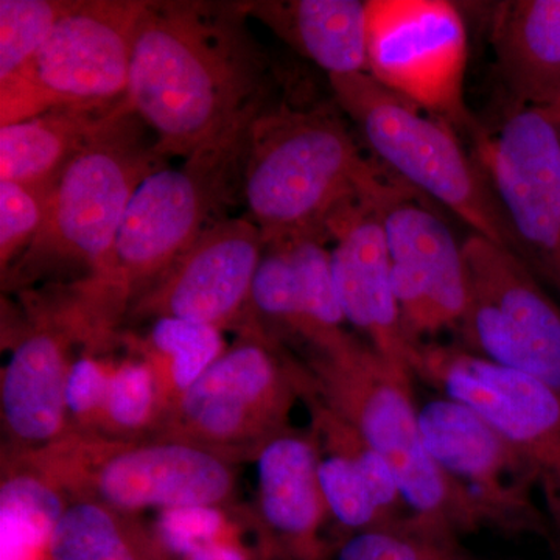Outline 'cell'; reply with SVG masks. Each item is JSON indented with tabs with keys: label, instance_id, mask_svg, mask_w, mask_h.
I'll list each match as a JSON object with an SVG mask.
<instances>
[{
	"label": "cell",
	"instance_id": "obj_19",
	"mask_svg": "<svg viewBox=\"0 0 560 560\" xmlns=\"http://www.w3.org/2000/svg\"><path fill=\"white\" fill-rule=\"evenodd\" d=\"M257 464L250 529L261 560H324V528L331 521L318 475V453L307 431L290 430L267 442Z\"/></svg>",
	"mask_w": 560,
	"mask_h": 560
},
{
	"label": "cell",
	"instance_id": "obj_22",
	"mask_svg": "<svg viewBox=\"0 0 560 560\" xmlns=\"http://www.w3.org/2000/svg\"><path fill=\"white\" fill-rule=\"evenodd\" d=\"M497 70L510 109L560 116V0L497 3L490 28Z\"/></svg>",
	"mask_w": 560,
	"mask_h": 560
},
{
	"label": "cell",
	"instance_id": "obj_7",
	"mask_svg": "<svg viewBox=\"0 0 560 560\" xmlns=\"http://www.w3.org/2000/svg\"><path fill=\"white\" fill-rule=\"evenodd\" d=\"M329 81L335 102L355 121L383 167L452 210L474 234L521 257L499 197L451 124L386 90L370 73Z\"/></svg>",
	"mask_w": 560,
	"mask_h": 560
},
{
	"label": "cell",
	"instance_id": "obj_32",
	"mask_svg": "<svg viewBox=\"0 0 560 560\" xmlns=\"http://www.w3.org/2000/svg\"><path fill=\"white\" fill-rule=\"evenodd\" d=\"M117 360L110 352L83 349L72 361L66 383L70 433H97Z\"/></svg>",
	"mask_w": 560,
	"mask_h": 560
},
{
	"label": "cell",
	"instance_id": "obj_14",
	"mask_svg": "<svg viewBox=\"0 0 560 560\" xmlns=\"http://www.w3.org/2000/svg\"><path fill=\"white\" fill-rule=\"evenodd\" d=\"M475 140L477 161L503 206L528 265L560 301V121L540 109H510Z\"/></svg>",
	"mask_w": 560,
	"mask_h": 560
},
{
	"label": "cell",
	"instance_id": "obj_26",
	"mask_svg": "<svg viewBox=\"0 0 560 560\" xmlns=\"http://www.w3.org/2000/svg\"><path fill=\"white\" fill-rule=\"evenodd\" d=\"M69 503L46 475L2 451V560H43L51 530Z\"/></svg>",
	"mask_w": 560,
	"mask_h": 560
},
{
	"label": "cell",
	"instance_id": "obj_3",
	"mask_svg": "<svg viewBox=\"0 0 560 560\" xmlns=\"http://www.w3.org/2000/svg\"><path fill=\"white\" fill-rule=\"evenodd\" d=\"M345 116L335 98L312 105L272 94L260 109L250 130L242 202L265 243L330 242L338 215L401 180L361 153Z\"/></svg>",
	"mask_w": 560,
	"mask_h": 560
},
{
	"label": "cell",
	"instance_id": "obj_20",
	"mask_svg": "<svg viewBox=\"0 0 560 560\" xmlns=\"http://www.w3.org/2000/svg\"><path fill=\"white\" fill-rule=\"evenodd\" d=\"M381 198L352 206L330 224L331 272L346 323L378 355L415 378L416 349L405 337L394 294L385 232L377 212Z\"/></svg>",
	"mask_w": 560,
	"mask_h": 560
},
{
	"label": "cell",
	"instance_id": "obj_17",
	"mask_svg": "<svg viewBox=\"0 0 560 560\" xmlns=\"http://www.w3.org/2000/svg\"><path fill=\"white\" fill-rule=\"evenodd\" d=\"M25 300V324L0 374L2 451L35 452L70 433L66 383L80 331L54 291Z\"/></svg>",
	"mask_w": 560,
	"mask_h": 560
},
{
	"label": "cell",
	"instance_id": "obj_9",
	"mask_svg": "<svg viewBox=\"0 0 560 560\" xmlns=\"http://www.w3.org/2000/svg\"><path fill=\"white\" fill-rule=\"evenodd\" d=\"M143 5L145 0H77L36 57L0 80V127L54 109L120 102Z\"/></svg>",
	"mask_w": 560,
	"mask_h": 560
},
{
	"label": "cell",
	"instance_id": "obj_21",
	"mask_svg": "<svg viewBox=\"0 0 560 560\" xmlns=\"http://www.w3.org/2000/svg\"><path fill=\"white\" fill-rule=\"evenodd\" d=\"M302 404L311 415L308 433L318 453L319 482L331 521L352 536L411 515L385 460L355 427L313 393L307 372Z\"/></svg>",
	"mask_w": 560,
	"mask_h": 560
},
{
	"label": "cell",
	"instance_id": "obj_10",
	"mask_svg": "<svg viewBox=\"0 0 560 560\" xmlns=\"http://www.w3.org/2000/svg\"><path fill=\"white\" fill-rule=\"evenodd\" d=\"M412 375L488 420L526 464L560 560V397L522 372L475 355L455 341L416 348Z\"/></svg>",
	"mask_w": 560,
	"mask_h": 560
},
{
	"label": "cell",
	"instance_id": "obj_15",
	"mask_svg": "<svg viewBox=\"0 0 560 560\" xmlns=\"http://www.w3.org/2000/svg\"><path fill=\"white\" fill-rule=\"evenodd\" d=\"M404 180L377 201L401 327L412 348L455 331L467 301L463 243Z\"/></svg>",
	"mask_w": 560,
	"mask_h": 560
},
{
	"label": "cell",
	"instance_id": "obj_6",
	"mask_svg": "<svg viewBox=\"0 0 560 560\" xmlns=\"http://www.w3.org/2000/svg\"><path fill=\"white\" fill-rule=\"evenodd\" d=\"M9 453L46 475L69 501H95L127 514L231 506L237 488V460L184 441L69 433L39 451Z\"/></svg>",
	"mask_w": 560,
	"mask_h": 560
},
{
	"label": "cell",
	"instance_id": "obj_13",
	"mask_svg": "<svg viewBox=\"0 0 560 560\" xmlns=\"http://www.w3.org/2000/svg\"><path fill=\"white\" fill-rule=\"evenodd\" d=\"M419 427L431 458L459 490L478 529L534 534L551 545L533 474L488 420L440 396L419 408Z\"/></svg>",
	"mask_w": 560,
	"mask_h": 560
},
{
	"label": "cell",
	"instance_id": "obj_25",
	"mask_svg": "<svg viewBox=\"0 0 560 560\" xmlns=\"http://www.w3.org/2000/svg\"><path fill=\"white\" fill-rule=\"evenodd\" d=\"M43 560H176L140 515L73 500L51 530Z\"/></svg>",
	"mask_w": 560,
	"mask_h": 560
},
{
	"label": "cell",
	"instance_id": "obj_29",
	"mask_svg": "<svg viewBox=\"0 0 560 560\" xmlns=\"http://www.w3.org/2000/svg\"><path fill=\"white\" fill-rule=\"evenodd\" d=\"M162 412L160 386L149 364L132 353L117 360L97 434L110 440H145L153 436Z\"/></svg>",
	"mask_w": 560,
	"mask_h": 560
},
{
	"label": "cell",
	"instance_id": "obj_34",
	"mask_svg": "<svg viewBox=\"0 0 560 560\" xmlns=\"http://www.w3.org/2000/svg\"><path fill=\"white\" fill-rule=\"evenodd\" d=\"M179 560H261L259 552L246 547L238 536L223 537L195 548Z\"/></svg>",
	"mask_w": 560,
	"mask_h": 560
},
{
	"label": "cell",
	"instance_id": "obj_18",
	"mask_svg": "<svg viewBox=\"0 0 560 560\" xmlns=\"http://www.w3.org/2000/svg\"><path fill=\"white\" fill-rule=\"evenodd\" d=\"M316 237L265 243L250 291V308L261 329L301 352L341 341L345 313L331 272L330 250Z\"/></svg>",
	"mask_w": 560,
	"mask_h": 560
},
{
	"label": "cell",
	"instance_id": "obj_5",
	"mask_svg": "<svg viewBox=\"0 0 560 560\" xmlns=\"http://www.w3.org/2000/svg\"><path fill=\"white\" fill-rule=\"evenodd\" d=\"M145 128L127 114L72 161L51 190L38 234L2 276L3 290L25 291L58 275L84 279L102 267L136 190L167 167Z\"/></svg>",
	"mask_w": 560,
	"mask_h": 560
},
{
	"label": "cell",
	"instance_id": "obj_4",
	"mask_svg": "<svg viewBox=\"0 0 560 560\" xmlns=\"http://www.w3.org/2000/svg\"><path fill=\"white\" fill-rule=\"evenodd\" d=\"M298 357L313 393L385 460L412 517L459 537L480 530L459 490L423 444L410 374L353 334Z\"/></svg>",
	"mask_w": 560,
	"mask_h": 560
},
{
	"label": "cell",
	"instance_id": "obj_24",
	"mask_svg": "<svg viewBox=\"0 0 560 560\" xmlns=\"http://www.w3.org/2000/svg\"><path fill=\"white\" fill-rule=\"evenodd\" d=\"M243 7L329 77L368 73V2L259 0Z\"/></svg>",
	"mask_w": 560,
	"mask_h": 560
},
{
	"label": "cell",
	"instance_id": "obj_8",
	"mask_svg": "<svg viewBox=\"0 0 560 560\" xmlns=\"http://www.w3.org/2000/svg\"><path fill=\"white\" fill-rule=\"evenodd\" d=\"M302 386L304 364L293 350L265 330L242 331L151 438L189 442L237 463L254 459L267 442L293 430Z\"/></svg>",
	"mask_w": 560,
	"mask_h": 560
},
{
	"label": "cell",
	"instance_id": "obj_31",
	"mask_svg": "<svg viewBox=\"0 0 560 560\" xmlns=\"http://www.w3.org/2000/svg\"><path fill=\"white\" fill-rule=\"evenodd\" d=\"M243 525L250 528L249 510H237L231 504L176 508L158 512L156 522L151 528L165 550L179 560L209 541L238 536Z\"/></svg>",
	"mask_w": 560,
	"mask_h": 560
},
{
	"label": "cell",
	"instance_id": "obj_35",
	"mask_svg": "<svg viewBox=\"0 0 560 560\" xmlns=\"http://www.w3.org/2000/svg\"><path fill=\"white\" fill-rule=\"evenodd\" d=\"M559 119H560V116H559Z\"/></svg>",
	"mask_w": 560,
	"mask_h": 560
},
{
	"label": "cell",
	"instance_id": "obj_1",
	"mask_svg": "<svg viewBox=\"0 0 560 560\" xmlns=\"http://www.w3.org/2000/svg\"><path fill=\"white\" fill-rule=\"evenodd\" d=\"M243 2H147L132 38L125 101L156 135V151L189 156L272 92L270 61Z\"/></svg>",
	"mask_w": 560,
	"mask_h": 560
},
{
	"label": "cell",
	"instance_id": "obj_23",
	"mask_svg": "<svg viewBox=\"0 0 560 560\" xmlns=\"http://www.w3.org/2000/svg\"><path fill=\"white\" fill-rule=\"evenodd\" d=\"M130 113L124 97L114 105L54 109L0 127V179L54 190L72 161Z\"/></svg>",
	"mask_w": 560,
	"mask_h": 560
},
{
	"label": "cell",
	"instance_id": "obj_12",
	"mask_svg": "<svg viewBox=\"0 0 560 560\" xmlns=\"http://www.w3.org/2000/svg\"><path fill=\"white\" fill-rule=\"evenodd\" d=\"M469 40L447 0H368V73L456 131L481 130L464 101Z\"/></svg>",
	"mask_w": 560,
	"mask_h": 560
},
{
	"label": "cell",
	"instance_id": "obj_30",
	"mask_svg": "<svg viewBox=\"0 0 560 560\" xmlns=\"http://www.w3.org/2000/svg\"><path fill=\"white\" fill-rule=\"evenodd\" d=\"M75 5L77 0H0V80L28 65Z\"/></svg>",
	"mask_w": 560,
	"mask_h": 560
},
{
	"label": "cell",
	"instance_id": "obj_2",
	"mask_svg": "<svg viewBox=\"0 0 560 560\" xmlns=\"http://www.w3.org/2000/svg\"><path fill=\"white\" fill-rule=\"evenodd\" d=\"M268 94L206 139L178 167L140 184L108 257L94 275L62 283L94 346L119 341L132 302L242 202L250 130Z\"/></svg>",
	"mask_w": 560,
	"mask_h": 560
},
{
	"label": "cell",
	"instance_id": "obj_11",
	"mask_svg": "<svg viewBox=\"0 0 560 560\" xmlns=\"http://www.w3.org/2000/svg\"><path fill=\"white\" fill-rule=\"evenodd\" d=\"M463 250L467 301L453 331L456 345L560 397V301L503 246L471 234Z\"/></svg>",
	"mask_w": 560,
	"mask_h": 560
},
{
	"label": "cell",
	"instance_id": "obj_33",
	"mask_svg": "<svg viewBox=\"0 0 560 560\" xmlns=\"http://www.w3.org/2000/svg\"><path fill=\"white\" fill-rule=\"evenodd\" d=\"M51 191L0 179V271L16 264L46 219Z\"/></svg>",
	"mask_w": 560,
	"mask_h": 560
},
{
	"label": "cell",
	"instance_id": "obj_28",
	"mask_svg": "<svg viewBox=\"0 0 560 560\" xmlns=\"http://www.w3.org/2000/svg\"><path fill=\"white\" fill-rule=\"evenodd\" d=\"M335 560H478L451 530L408 515L394 525L345 537Z\"/></svg>",
	"mask_w": 560,
	"mask_h": 560
},
{
	"label": "cell",
	"instance_id": "obj_27",
	"mask_svg": "<svg viewBox=\"0 0 560 560\" xmlns=\"http://www.w3.org/2000/svg\"><path fill=\"white\" fill-rule=\"evenodd\" d=\"M125 342L156 375L162 418L228 349L223 330L176 318L153 320L143 337Z\"/></svg>",
	"mask_w": 560,
	"mask_h": 560
},
{
	"label": "cell",
	"instance_id": "obj_16",
	"mask_svg": "<svg viewBox=\"0 0 560 560\" xmlns=\"http://www.w3.org/2000/svg\"><path fill=\"white\" fill-rule=\"evenodd\" d=\"M264 249V234L248 217L220 221L132 302L125 320L187 319L237 334L261 329L250 291Z\"/></svg>",
	"mask_w": 560,
	"mask_h": 560
}]
</instances>
